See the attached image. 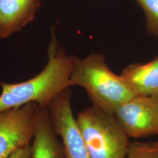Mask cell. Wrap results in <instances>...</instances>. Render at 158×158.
I'll use <instances>...</instances> for the list:
<instances>
[{
    "instance_id": "obj_7",
    "label": "cell",
    "mask_w": 158,
    "mask_h": 158,
    "mask_svg": "<svg viewBox=\"0 0 158 158\" xmlns=\"http://www.w3.org/2000/svg\"><path fill=\"white\" fill-rule=\"evenodd\" d=\"M40 0H0V38L21 31L34 19Z\"/></svg>"
},
{
    "instance_id": "obj_1",
    "label": "cell",
    "mask_w": 158,
    "mask_h": 158,
    "mask_svg": "<svg viewBox=\"0 0 158 158\" xmlns=\"http://www.w3.org/2000/svg\"><path fill=\"white\" fill-rule=\"evenodd\" d=\"M48 53L45 67L33 78L14 84L0 81V111L19 107L31 102L37 103L40 108H48L56 96L72 86L70 77L76 57L68 55L58 45L53 30Z\"/></svg>"
},
{
    "instance_id": "obj_12",
    "label": "cell",
    "mask_w": 158,
    "mask_h": 158,
    "mask_svg": "<svg viewBox=\"0 0 158 158\" xmlns=\"http://www.w3.org/2000/svg\"><path fill=\"white\" fill-rule=\"evenodd\" d=\"M31 146L28 145L18 149L12 153L8 158H31Z\"/></svg>"
},
{
    "instance_id": "obj_3",
    "label": "cell",
    "mask_w": 158,
    "mask_h": 158,
    "mask_svg": "<svg viewBox=\"0 0 158 158\" xmlns=\"http://www.w3.org/2000/svg\"><path fill=\"white\" fill-rule=\"evenodd\" d=\"M76 119L91 158H125L130 137L114 114L93 105Z\"/></svg>"
},
{
    "instance_id": "obj_10",
    "label": "cell",
    "mask_w": 158,
    "mask_h": 158,
    "mask_svg": "<svg viewBox=\"0 0 158 158\" xmlns=\"http://www.w3.org/2000/svg\"><path fill=\"white\" fill-rule=\"evenodd\" d=\"M145 15L147 32L158 36V0H136Z\"/></svg>"
},
{
    "instance_id": "obj_11",
    "label": "cell",
    "mask_w": 158,
    "mask_h": 158,
    "mask_svg": "<svg viewBox=\"0 0 158 158\" xmlns=\"http://www.w3.org/2000/svg\"><path fill=\"white\" fill-rule=\"evenodd\" d=\"M124 158H158V139L156 141L131 142Z\"/></svg>"
},
{
    "instance_id": "obj_4",
    "label": "cell",
    "mask_w": 158,
    "mask_h": 158,
    "mask_svg": "<svg viewBox=\"0 0 158 158\" xmlns=\"http://www.w3.org/2000/svg\"><path fill=\"white\" fill-rule=\"evenodd\" d=\"M39 106L31 102L0 111V158H8L34 138Z\"/></svg>"
},
{
    "instance_id": "obj_5",
    "label": "cell",
    "mask_w": 158,
    "mask_h": 158,
    "mask_svg": "<svg viewBox=\"0 0 158 158\" xmlns=\"http://www.w3.org/2000/svg\"><path fill=\"white\" fill-rule=\"evenodd\" d=\"M70 88L56 96L48 107L53 128L62 139L64 158H91L74 118Z\"/></svg>"
},
{
    "instance_id": "obj_9",
    "label": "cell",
    "mask_w": 158,
    "mask_h": 158,
    "mask_svg": "<svg viewBox=\"0 0 158 158\" xmlns=\"http://www.w3.org/2000/svg\"><path fill=\"white\" fill-rule=\"evenodd\" d=\"M119 76L135 95L158 96V57L145 64H131Z\"/></svg>"
},
{
    "instance_id": "obj_6",
    "label": "cell",
    "mask_w": 158,
    "mask_h": 158,
    "mask_svg": "<svg viewBox=\"0 0 158 158\" xmlns=\"http://www.w3.org/2000/svg\"><path fill=\"white\" fill-rule=\"evenodd\" d=\"M114 115L130 138L158 135V96L135 95Z\"/></svg>"
},
{
    "instance_id": "obj_2",
    "label": "cell",
    "mask_w": 158,
    "mask_h": 158,
    "mask_svg": "<svg viewBox=\"0 0 158 158\" xmlns=\"http://www.w3.org/2000/svg\"><path fill=\"white\" fill-rule=\"evenodd\" d=\"M73 85L86 91L93 105L110 114L135 94L120 76L108 68L101 53H91L84 58L75 57L71 74Z\"/></svg>"
},
{
    "instance_id": "obj_8",
    "label": "cell",
    "mask_w": 158,
    "mask_h": 158,
    "mask_svg": "<svg viewBox=\"0 0 158 158\" xmlns=\"http://www.w3.org/2000/svg\"><path fill=\"white\" fill-rule=\"evenodd\" d=\"M31 158H64L62 142L53 128L48 110L40 106Z\"/></svg>"
}]
</instances>
